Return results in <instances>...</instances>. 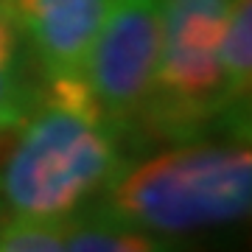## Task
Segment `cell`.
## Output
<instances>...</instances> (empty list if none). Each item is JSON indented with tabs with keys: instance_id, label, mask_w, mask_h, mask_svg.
<instances>
[{
	"instance_id": "9c48e42d",
	"label": "cell",
	"mask_w": 252,
	"mask_h": 252,
	"mask_svg": "<svg viewBox=\"0 0 252 252\" xmlns=\"http://www.w3.org/2000/svg\"><path fill=\"white\" fill-rule=\"evenodd\" d=\"M0 252H64L59 221L14 216L0 227Z\"/></svg>"
},
{
	"instance_id": "52a82bcc",
	"label": "cell",
	"mask_w": 252,
	"mask_h": 252,
	"mask_svg": "<svg viewBox=\"0 0 252 252\" xmlns=\"http://www.w3.org/2000/svg\"><path fill=\"white\" fill-rule=\"evenodd\" d=\"M221 98L230 115H247L252 84V0H235L219 45Z\"/></svg>"
},
{
	"instance_id": "8992f818",
	"label": "cell",
	"mask_w": 252,
	"mask_h": 252,
	"mask_svg": "<svg viewBox=\"0 0 252 252\" xmlns=\"http://www.w3.org/2000/svg\"><path fill=\"white\" fill-rule=\"evenodd\" d=\"M59 230L64 252H177L174 238L129 224L101 205L81 207L62 219Z\"/></svg>"
},
{
	"instance_id": "6da1fadb",
	"label": "cell",
	"mask_w": 252,
	"mask_h": 252,
	"mask_svg": "<svg viewBox=\"0 0 252 252\" xmlns=\"http://www.w3.org/2000/svg\"><path fill=\"white\" fill-rule=\"evenodd\" d=\"M121 165V135L101 115L84 79H48V90L11 135L0 199L14 216L62 221L101 196Z\"/></svg>"
},
{
	"instance_id": "3957f363",
	"label": "cell",
	"mask_w": 252,
	"mask_h": 252,
	"mask_svg": "<svg viewBox=\"0 0 252 252\" xmlns=\"http://www.w3.org/2000/svg\"><path fill=\"white\" fill-rule=\"evenodd\" d=\"M235 0H162V42L137 126L188 140L210 121L227 118L219 45Z\"/></svg>"
},
{
	"instance_id": "ba28073f",
	"label": "cell",
	"mask_w": 252,
	"mask_h": 252,
	"mask_svg": "<svg viewBox=\"0 0 252 252\" xmlns=\"http://www.w3.org/2000/svg\"><path fill=\"white\" fill-rule=\"evenodd\" d=\"M34 101L36 93H31L23 70V34L6 0H0V132L17 129Z\"/></svg>"
},
{
	"instance_id": "277c9868",
	"label": "cell",
	"mask_w": 252,
	"mask_h": 252,
	"mask_svg": "<svg viewBox=\"0 0 252 252\" xmlns=\"http://www.w3.org/2000/svg\"><path fill=\"white\" fill-rule=\"evenodd\" d=\"M162 42V0H112L87 56L84 84L124 137L137 126Z\"/></svg>"
},
{
	"instance_id": "5b68a950",
	"label": "cell",
	"mask_w": 252,
	"mask_h": 252,
	"mask_svg": "<svg viewBox=\"0 0 252 252\" xmlns=\"http://www.w3.org/2000/svg\"><path fill=\"white\" fill-rule=\"evenodd\" d=\"M112 0H6L45 79H84L87 56Z\"/></svg>"
},
{
	"instance_id": "7a4b0ae2",
	"label": "cell",
	"mask_w": 252,
	"mask_h": 252,
	"mask_svg": "<svg viewBox=\"0 0 252 252\" xmlns=\"http://www.w3.org/2000/svg\"><path fill=\"white\" fill-rule=\"evenodd\" d=\"M252 202L247 143H185L126 162L98 205L157 235H185L244 221Z\"/></svg>"
}]
</instances>
